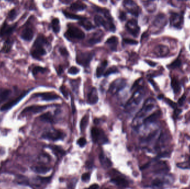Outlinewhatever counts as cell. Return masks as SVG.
Returning a JSON list of instances; mask_svg holds the SVG:
<instances>
[{"mask_svg":"<svg viewBox=\"0 0 190 189\" xmlns=\"http://www.w3.org/2000/svg\"><path fill=\"white\" fill-rule=\"evenodd\" d=\"M165 102L166 103L169 104L171 107H172L173 109H176L177 107V104L174 103V102H172V100H171L170 99H165Z\"/></svg>","mask_w":190,"mask_h":189,"instance_id":"cell-45","label":"cell"},{"mask_svg":"<svg viewBox=\"0 0 190 189\" xmlns=\"http://www.w3.org/2000/svg\"><path fill=\"white\" fill-rule=\"evenodd\" d=\"M36 97H40L42 100H45V101H51L53 100L57 99L59 98V97L57 95L51 93H40L37 94Z\"/></svg>","mask_w":190,"mask_h":189,"instance_id":"cell-23","label":"cell"},{"mask_svg":"<svg viewBox=\"0 0 190 189\" xmlns=\"http://www.w3.org/2000/svg\"><path fill=\"white\" fill-rule=\"evenodd\" d=\"M13 43H14V41L13 39H11L10 38L7 39L4 44V46L1 50V52L4 53L10 52L13 46Z\"/></svg>","mask_w":190,"mask_h":189,"instance_id":"cell-25","label":"cell"},{"mask_svg":"<svg viewBox=\"0 0 190 189\" xmlns=\"http://www.w3.org/2000/svg\"><path fill=\"white\" fill-rule=\"evenodd\" d=\"M47 108L46 106H41V105H32L26 108L21 114H25L27 113H40L45 110Z\"/></svg>","mask_w":190,"mask_h":189,"instance_id":"cell-17","label":"cell"},{"mask_svg":"<svg viewBox=\"0 0 190 189\" xmlns=\"http://www.w3.org/2000/svg\"><path fill=\"white\" fill-rule=\"evenodd\" d=\"M46 71V69L41 67L37 66V67H34L33 68V69H32V74L34 75H37V74L39 73H43Z\"/></svg>","mask_w":190,"mask_h":189,"instance_id":"cell-39","label":"cell"},{"mask_svg":"<svg viewBox=\"0 0 190 189\" xmlns=\"http://www.w3.org/2000/svg\"><path fill=\"white\" fill-rule=\"evenodd\" d=\"M107 65V61H104L98 67V68L96 70V75L97 77H100L104 74V71Z\"/></svg>","mask_w":190,"mask_h":189,"instance_id":"cell-31","label":"cell"},{"mask_svg":"<svg viewBox=\"0 0 190 189\" xmlns=\"http://www.w3.org/2000/svg\"><path fill=\"white\" fill-rule=\"evenodd\" d=\"M155 52L158 56L164 57L169 53V49L165 46L159 45L155 48Z\"/></svg>","mask_w":190,"mask_h":189,"instance_id":"cell-22","label":"cell"},{"mask_svg":"<svg viewBox=\"0 0 190 189\" xmlns=\"http://www.w3.org/2000/svg\"><path fill=\"white\" fill-rule=\"evenodd\" d=\"M87 101L91 105L96 104L99 101V95L96 88H92L87 95Z\"/></svg>","mask_w":190,"mask_h":189,"instance_id":"cell-16","label":"cell"},{"mask_svg":"<svg viewBox=\"0 0 190 189\" xmlns=\"http://www.w3.org/2000/svg\"><path fill=\"white\" fill-rule=\"evenodd\" d=\"M156 133H157V132L156 131V132H154L153 133L151 134H150V135L147 138V139H146V140L147 142H149V141L151 140V139H153V138L155 137V136L156 135Z\"/></svg>","mask_w":190,"mask_h":189,"instance_id":"cell-52","label":"cell"},{"mask_svg":"<svg viewBox=\"0 0 190 189\" xmlns=\"http://www.w3.org/2000/svg\"><path fill=\"white\" fill-rule=\"evenodd\" d=\"M48 44V40L43 35H39L32 46L31 50L32 57L35 59H40L46 54L45 46Z\"/></svg>","mask_w":190,"mask_h":189,"instance_id":"cell-1","label":"cell"},{"mask_svg":"<svg viewBox=\"0 0 190 189\" xmlns=\"http://www.w3.org/2000/svg\"><path fill=\"white\" fill-rule=\"evenodd\" d=\"M34 36V32L30 27H25L22 31L21 37L26 41H31Z\"/></svg>","mask_w":190,"mask_h":189,"instance_id":"cell-15","label":"cell"},{"mask_svg":"<svg viewBox=\"0 0 190 189\" xmlns=\"http://www.w3.org/2000/svg\"><path fill=\"white\" fill-rule=\"evenodd\" d=\"M119 17H120V19L121 20V21H125L126 18V13L122 11L120 13V16H119Z\"/></svg>","mask_w":190,"mask_h":189,"instance_id":"cell-50","label":"cell"},{"mask_svg":"<svg viewBox=\"0 0 190 189\" xmlns=\"http://www.w3.org/2000/svg\"><path fill=\"white\" fill-rule=\"evenodd\" d=\"M51 27L52 28L53 31L57 33L60 30V21L58 18H54L51 22Z\"/></svg>","mask_w":190,"mask_h":189,"instance_id":"cell-35","label":"cell"},{"mask_svg":"<svg viewBox=\"0 0 190 189\" xmlns=\"http://www.w3.org/2000/svg\"><path fill=\"white\" fill-rule=\"evenodd\" d=\"M79 69L77 68L76 67H71L69 69L68 71V73L70 74L74 75L78 73L79 72Z\"/></svg>","mask_w":190,"mask_h":189,"instance_id":"cell-43","label":"cell"},{"mask_svg":"<svg viewBox=\"0 0 190 189\" xmlns=\"http://www.w3.org/2000/svg\"><path fill=\"white\" fill-rule=\"evenodd\" d=\"M94 21L97 26H103L107 31L114 32L116 30V27L113 22L112 18H108L106 17L104 18L102 16L97 15L95 16Z\"/></svg>","mask_w":190,"mask_h":189,"instance_id":"cell-3","label":"cell"},{"mask_svg":"<svg viewBox=\"0 0 190 189\" xmlns=\"http://www.w3.org/2000/svg\"><path fill=\"white\" fill-rule=\"evenodd\" d=\"M91 137L94 142L99 144H105L108 142L104 131L97 128H92L91 129Z\"/></svg>","mask_w":190,"mask_h":189,"instance_id":"cell-6","label":"cell"},{"mask_svg":"<svg viewBox=\"0 0 190 189\" xmlns=\"http://www.w3.org/2000/svg\"><path fill=\"white\" fill-rule=\"evenodd\" d=\"M28 91H26V92H23V93H22L19 96H18L17 98L11 100L9 102H7V103H5L1 107L0 110L1 111H6V110L10 109L11 108H12L13 106H14L15 105L17 104L18 103H19L21 100L22 99L28 94Z\"/></svg>","mask_w":190,"mask_h":189,"instance_id":"cell-10","label":"cell"},{"mask_svg":"<svg viewBox=\"0 0 190 189\" xmlns=\"http://www.w3.org/2000/svg\"><path fill=\"white\" fill-rule=\"evenodd\" d=\"M152 184V185L154 186H156V187H161L163 185L164 183L160 179H156L153 180Z\"/></svg>","mask_w":190,"mask_h":189,"instance_id":"cell-42","label":"cell"},{"mask_svg":"<svg viewBox=\"0 0 190 189\" xmlns=\"http://www.w3.org/2000/svg\"><path fill=\"white\" fill-rule=\"evenodd\" d=\"M171 87L172 88V90H174V93H179L181 88L180 85L178 80L176 78H173L171 81Z\"/></svg>","mask_w":190,"mask_h":189,"instance_id":"cell-36","label":"cell"},{"mask_svg":"<svg viewBox=\"0 0 190 189\" xmlns=\"http://www.w3.org/2000/svg\"><path fill=\"white\" fill-rule=\"evenodd\" d=\"M169 157V153L167 152H164L160 154L158 156V158H165Z\"/></svg>","mask_w":190,"mask_h":189,"instance_id":"cell-53","label":"cell"},{"mask_svg":"<svg viewBox=\"0 0 190 189\" xmlns=\"http://www.w3.org/2000/svg\"><path fill=\"white\" fill-rule=\"evenodd\" d=\"M106 43L111 46L112 50H115L116 49L118 44V38L116 36H112L107 40Z\"/></svg>","mask_w":190,"mask_h":189,"instance_id":"cell-32","label":"cell"},{"mask_svg":"<svg viewBox=\"0 0 190 189\" xmlns=\"http://www.w3.org/2000/svg\"><path fill=\"white\" fill-rule=\"evenodd\" d=\"M65 36L69 40H81L85 37L84 32L79 28L73 26L69 27Z\"/></svg>","mask_w":190,"mask_h":189,"instance_id":"cell-4","label":"cell"},{"mask_svg":"<svg viewBox=\"0 0 190 189\" xmlns=\"http://www.w3.org/2000/svg\"><path fill=\"white\" fill-rule=\"evenodd\" d=\"M60 53L62 55H63L64 56H68V52L67 51V50L65 49V48H60Z\"/></svg>","mask_w":190,"mask_h":189,"instance_id":"cell-51","label":"cell"},{"mask_svg":"<svg viewBox=\"0 0 190 189\" xmlns=\"http://www.w3.org/2000/svg\"><path fill=\"white\" fill-rule=\"evenodd\" d=\"M99 188V186L97 184H93L91 186H90V189H97Z\"/></svg>","mask_w":190,"mask_h":189,"instance_id":"cell-55","label":"cell"},{"mask_svg":"<svg viewBox=\"0 0 190 189\" xmlns=\"http://www.w3.org/2000/svg\"><path fill=\"white\" fill-rule=\"evenodd\" d=\"M160 116V112H156L154 113L152 115L148 116L147 118H146L145 120H144V123L145 124H148V123H152L157 119L158 117Z\"/></svg>","mask_w":190,"mask_h":189,"instance_id":"cell-34","label":"cell"},{"mask_svg":"<svg viewBox=\"0 0 190 189\" xmlns=\"http://www.w3.org/2000/svg\"><path fill=\"white\" fill-rule=\"evenodd\" d=\"M51 169L46 166L43 165H39V166H35L32 168V170L35 172L36 173H40V174H45L48 173Z\"/></svg>","mask_w":190,"mask_h":189,"instance_id":"cell-26","label":"cell"},{"mask_svg":"<svg viewBox=\"0 0 190 189\" xmlns=\"http://www.w3.org/2000/svg\"><path fill=\"white\" fill-rule=\"evenodd\" d=\"M117 72H118V70L116 67H111V68L108 69L104 74L105 75V76H108L111 74L115 73Z\"/></svg>","mask_w":190,"mask_h":189,"instance_id":"cell-41","label":"cell"},{"mask_svg":"<svg viewBox=\"0 0 190 189\" xmlns=\"http://www.w3.org/2000/svg\"><path fill=\"white\" fill-rule=\"evenodd\" d=\"M185 100H186V96L183 95L182 97H181L179 99V101H178L179 105H180V106L184 105V104L185 103Z\"/></svg>","mask_w":190,"mask_h":189,"instance_id":"cell-49","label":"cell"},{"mask_svg":"<svg viewBox=\"0 0 190 189\" xmlns=\"http://www.w3.org/2000/svg\"><path fill=\"white\" fill-rule=\"evenodd\" d=\"M12 93V91L9 89L0 88V104L7 99Z\"/></svg>","mask_w":190,"mask_h":189,"instance_id":"cell-24","label":"cell"},{"mask_svg":"<svg viewBox=\"0 0 190 189\" xmlns=\"http://www.w3.org/2000/svg\"><path fill=\"white\" fill-rule=\"evenodd\" d=\"M17 15V11L15 9H12L8 13V18L10 21H14L16 19Z\"/></svg>","mask_w":190,"mask_h":189,"instance_id":"cell-38","label":"cell"},{"mask_svg":"<svg viewBox=\"0 0 190 189\" xmlns=\"http://www.w3.org/2000/svg\"><path fill=\"white\" fill-rule=\"evenodd\" d=\"M123 41L127 44H137L138 43V42L130 38H124Z\"/></svg>","mask_w":190,"mask_h":189,"instance_id":"cell-47","label":"cell"},{"mask_svg":"<svg viewBox=\"0 0 190 189\" xmlns=\"http://www.w3.org/2000/svg\"><path fill=\"white\" fill-rule=\"evenodd\" d=\"M181 65V61L179 59H177L175 60L174 62H172L169 66V68L172 69L176 68H178L180 67Z\"/></svg>","mask_w":190,"mask_h":189,"instance_id":"cell-40","label":"cell"},{"mask_svg":"<svg viewBox=\"0 0 190 189\" xmlns=\"http://www.w3.org/2000/svg\"><path fill=\"white\" fill-rule=\"evenodd\" d=\"M81 179L84 182H89L90 179V173H84L82 174Z\"/></svg>","mask_w":190,"mask_h":189,"instance_id":"cell-46","label":"cell"},{"mask_svg":"<svg viewBox=\"0 0 190 189\" xmlns=\"http://www.w3.org/2000/svg\"><path fill=\"white\" fill-rule=\"evenodd\" d=\"M148 166H149V164H146V165H145L144 166H143L142 168H141V169H145L147 168L148 167Z\"/></svg>","mask_w":190,"mask_h":189,"instance_id":"cell-57","label":"cell"},{"mask_svg":"<svg viewBox=\"0 0 190 189\" xmlns=\"http://www.w3.org/2000/svg\"><path fill=\"white\" fill-rule=\"evenodd\" d=\"M103 36H104V33H102V32H96V33L93 34L92 37L89 39V43L91 45L98 43L101 41Z\"/></svg>","mask_w":190,"mask_h":189,"instance_id":"cell-20","label":"cell"},{"mask_svg":"<svg viewBox=\"0 0 190 189\" xmlns=\"http://www.w3.org/2000/svg\"><path fill=\"white\" fill-rule=\"evenodd\" d=\"M93 57L94 54L92 53H79L76 56V62L81 66L87 67L89 65Z\"/></svg>","mask_w":190,"mask_h":189,"instance_id":"cell-7","label":"cell"},{"mask_svg":"<svg viewBox=\"0 0 190 189\" xmlns=\"http://www.w3.org/2000/svg\"><path fill=\"white\" fill-rule=\"evenodd\" d=\"M89 121V115L86 114L85 116L81 119L80 122V129L81 131H84L87 126H88Z\"/></svg>","mask_w":190,"mask_h":189,"instance_id":"cell-33","label":"cell"},{"mask_svg":"<svg viewBox=\"0 0 190 189\" xmlns=\"http://www.w3.org/2000/svg\"><path fill=\"white\" fill-rule=\"evenodd\" d=\"M65 137V133L58 130H51L45 131L42 134V138L52 141L62 140Z\"/></svg>","mask_w":190,"mask_h":189,"instance_id":"cell-5","label":"cell"},{"mask_svg":"<svg viewBox=\"0 0 190 189\" xmlns=\"http://www.w3.org/2000/svg\"><path fill=\"white\" fill-rule=\"evenodd\" d=\"M181 111H182V110H181V109H177V108L175 109L174 111V115L176 116H179V114L181 113Z\"/></svg>","mask_w":190,"mask_h":189,"instance_id":"cell-54","label":"cell"},{"mask_svg":"<svg viewBox=\"0 0 190 189\" xmlns=\"http://www.w3.org/2000/svg\"><path fill=\"white\" fill-rule=\"evenodd\" d=\"M154 108V105L152 104H149L148 103V100L145 103V104L143 106L142 108H141V109L140 110L138 113H137L136 116L135 118V120H136L138 119H140L141 118H142L143 116H145V114L148 113L150 112V111L152 110Z\"/></svg>","mask_w":190,"mask_h":189,"instance_id":"cell-14","label":"cell"},{"mask_svg":"<svg viewBox=\"0 0 190 189\" xmlns=\"http://www.w3.org/2000/svg\"><path fill=\"white\" fill-rule=\"evenodd\" d=\"M126 85V80L125 79H116L111 83L108 92L111 94H115L121 90H123Z\"/></svg>","mask_w":190,"mask_h":189,"instance_id":"cell-8","label":"cell"},{"mask_svg":"<svg viewBox=\"0 0 190 189\" xmlns=\"http://www.w3.org/2000/svg\"><path fill=\"white\" fill-rule=\"evenodd\" d=\"M63 15L66 16L67 18H69V19H73V20H82L84 19V17H83L82 16H78L74 14L71 13L69 12H68L67 11H63Z\"/></svg>","mask_w":190,"mask_h":189,"instance_id":"cell-37","label":"cell"},{"mask_svg":"<svg viewBox=\"0 0 190 189\" xmlns=\"http://www.w3.org/2000/svg\"><path fill=\"white\" fill-rule=\"evenodd\" d=\"M77 143L80 147H84V146L86 145L87 142H86V140L84 139V138H81L77 140Z\"/></svg>","mask_w":190,"mask_h":189,"instance_id":"cell-44","label":"cell"},{"mask_svg":"<svg viewBox=\"0 0 190 189\" xmlns=\"http://www.w3.org/2000/svg\"><path fill=\"white\" fill-rule=\"evenodd\" d=\"M126 27L127 31L134 37H137L138 36L140 31V28L138 25L136 20L132 19L128 21Z\"/></svg>","mask_w":190,"mask_h":189,"instance_id":"cell-13","label":"cell"},{"mask_svg":"<svg viewBox=\"0 0 190 189\" xmlns=\"http://www.w3.org/2000/svg\"><path fill=\"white\" fill-rule=\"evenodd\" d=\"M17 24L10 25L6 22H4L0 27V38H4L10 36L16 28Z\"/></svg>","mask_w":190,"mask_h":189,"instance_id":"cell-12","label":"cell"},{"mask_svg":"<svg viewBox=\"0 0 190 189\" xmlns=\"http://www.w3.org/2000/svg\"><path fill=\"white\" fill-rule=\"evenodd\" d=\"M60 90L61 92V93H62V94L63 95V96L66 98H67V96H68V93L66 90V88H65V87H63L62 86L61 88H60Z\"/></svg>","mask_w":190,"mask_h":189,"instance_id":"cell-48","label":"cell"},{"mask_svg":"<svg viewBox=\"0 0 190 189\" xmlns=\"http://www.w3.org/2000/svg\"><path fill=\"white\" fill-rule=\"evenodd\" d=\"M40 118L41 121L44 122L49 123H53L54 122L53 116L50 112H47L42 114V116H40Z\"/></svg>","mask_w":190,"mask_h":189,"instance_id":"cell-30","label":"cell"},{"mask_svg":"<svg viewBox=\"0 0 190 189\" xmlns=\"http://www.w3.org/2000/svg\"><path fill=\"white\" fill-rule=\"evenodd\" d=\"M167 23V18L166 16L163 14H159L156 16L155 21L153 22V25L155 26L158 28H161L164 26Z\"/></svg>","mask_w":190,"mask_h":189,"instance_id":"cell-18","label":"cell"},{"mask_svg":"<svg viewBox=\"0 0 190 189\" xmlns=\"http://www.w3.org/2000/svg\"><path fill=\"white\" fill-rule=\"evenodd\" d=\"M111 182L112 183L116 185V186L121 188H126L128 185V182L126 180L120 176H117L113 179H111Z\"/></svg>","mask_w":190,"mask_h":189,"instance_id":"cell-19","label":"cell"},{"mask_svg":"<svg viewBox=\"0 0 190 189\" xmlns=\"http://www.w3.org/2000/svg\"><path fill=\"white\" fill-rule=\"evenodd\" d=\"M158 99H162L163 98H164V95L162 94H161L159 96H158Z\"/></svg>","mask_w":190,"mask_h":189,"instance_id":"cell-58","label":"cell"},{"mask_svg":"<svg viewBox=\"0 0 190 189\" xmlns=\"http://www.w3.org/2000/svg\"><path fill=\"white\" fill-rule=\"evenodd\" d=\"M87 7L86 5L80 1H77L76 2L72 4L70 8L72 10L74 11H79L84 10V9Z\"/></svg>","mask_w":190,"mask_h":189,"instance_id":"cell-27","label":"cell"},{"mask_svg":"<svg viewBox=\"0 0 190 189\" xmlns=\"http://www.w3.org/2000/svg\"><path fill=\"white\" fill-rule=\"evenodd\" d=\"M49 147L57 157H62L65 155V152L61 147L56 145H50Z\"/></svg>","mask_w":190,"mask_h":189,"instance_id":"cell-29","label":"cell"},{"mask_svg":"<svg viewBox=\"0 0 190 189\" xmlns=\"http://www.w3.org/2000/svg\"><path fill=\"white\" fill-rule=\"evenodd\" d=\"M146 62L151 66H152V67H154L156 66V63H154L153 62H151V61H146Z\"/></svg>","mask_w":190,"mask_h":189,"instance_id":"cell-56","label":"cell"},{"mask_svg":"<svg viewBox=\"0 0 190 189\" xmlns=\"http://www.w3.org/2000/svg\"><path fill=\"white\" fill-rule=\"evenodd\" d=\"M123 6L129 13L133 16H138L140 8L133 0H124Z\"/></svg>","mask_w":190,"mask_h":189,"instance_id":"cell-9","label":"cell"},{"mask_svg":"<svg viewBox=\"0 0 190 189\" xmlns=\"http://www.w3.org/2000/svg\"><path fill=\"white\" fill-rule=\"evenodd\" d=\"M99 159L101 164L104 168L108 169L110 168L112 165L111 160L107 158L104 153H101L99 155Z\"/></svg>","mask_w":190,"mask_h":189,"instance_id":"cell-21","label":"cell"},{"mask_svg":"<svg viewBox=\"0 0 190 189\" xmlns=\"http://www.w3.org/2000/svg\"><path fill=\"white\" fill-rule=\"evenodd\" d=\"M169 21L172 26L177 28H181L184 23L183 14L176 13H172L170 16Z\"/></svg>","mask_w":190,"mask_h":189,"instance_id":"cell-11","label":"cell"},{"mask_svg":"<svg viewBox=\"0 0 190 189\" xmlns=\"http://www.w3.org/2000/svg\"><path fill=\"white\" fill-rule=\"evenodd\" d=\"M79 25L80 26L83 27L85 30H86L87 31H89V30H91L95 28V27L92 25V23L90 21L87 20L86 18L79 21Z\"/></svg>","mask_w":190,"mask_h":189,"instance_id":"cell-28","label":"cell"},{"mask_svg":"<svg viewBox=\"0 0 190 189\" xmlns=\"http://www.w3.org/2000/svg\"><path fill=\"white\" fill-rule=\"evenodd\" d=\"M143 92L141 89H138L132 94L130 99L128 100L125 105V111L131 113L137 107L142 99Z\"/></svg>","mask_w":190,"mask_h":189,"instance_id":"cell-2","label":"cell"},{"mask_svg":"<svg viewBox=\"0 0 190 189\" xmlns=\"http://www.w3.org/2000/svg\"><path fill=\"white\" fill-rule=\"evenodd\" d=\"M185 1H186V0H185Z\"/></svg>","mask_w":190,"mask_h":189,"instance_id":"cell-59","label":"cell"}]
</instances>
